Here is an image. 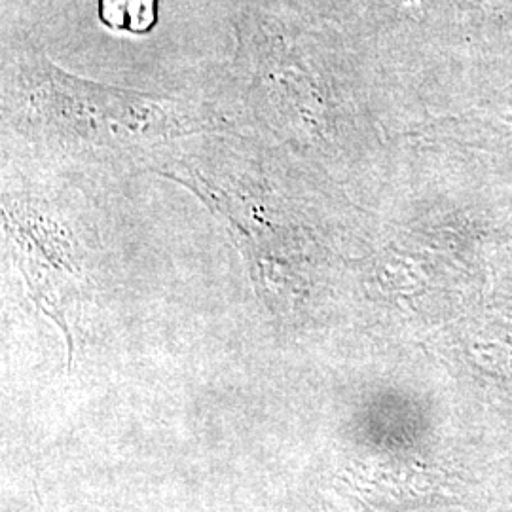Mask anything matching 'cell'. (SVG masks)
Masks as SVG:
<instances>
[{
  "mask_svg": "<svg viewBox=\"0 0 512 512\" xmlns=\"http://www.w3.org/2000/svg\"><path fill=\"white\" fill-rule=\"evenodd\" d=\"M99 19L114 31L148 35L158 23V0H99Z\"/></svg>",
  "mask_w": 512,
  "mask_h": 512,
  "instance_id": "obj_1",
  "label": "cell"
}]
</instances>
